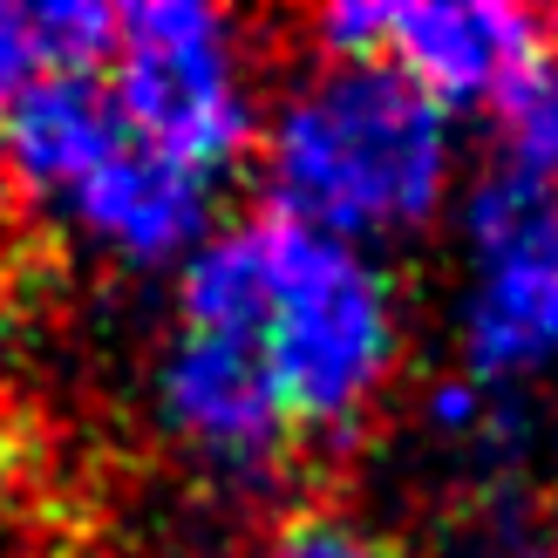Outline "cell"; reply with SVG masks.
Instances as JSON below:
<instances>
[{
	"label": "cell",
	"instance_id": "11",
	"mask_svg": "<svg viewBox=\"0 0 558 558\" xmlns=\"http://www.w3.org/2000/svg\"><path fill=\"white\" fill-rule=\"evenodd\" d=\"M314 41L327 62H381L388 54V8H327L314 14Z\"/></svg>",
	"mask_w": 558,
	"mask_h": 558
},
{
	"label": "cell",
	"instance_id": "8",
	"mask_svg": "<svg viewBox=\"0 0 558 558\" xmlns=\"http://www.w3.org/2000/svg\"><path fill=\"white\" fill-rule=\"evenodd\" d=\"M497 102H505L511 163L538 184H558V21H551V41L524 62V75Z\"/></svg>",
	"mask_w": 558,
	"mask_h": 558
},
{
	"label": "cell",
	"instance_id": "14",
	"mask_svg": "<svg viewBox=\"0 0 558 558\" xmlns=\"http://www.w3.org/2000/svg\"><path fill=\"white\" fill-rule=\"evenodd\" d=\"M0 348H8V293H0Z\"/></svg>",
	"mask_w": 558,
	"mask_h": 558
},
{
	"label": "cell",
	"instance_id": "15",
	"mask_svg": "<svg viewBox=\"0 0 558 558\" xmlns=\"http://www.w3.org/2000/svg\"><path fill=\"white\" fill-rule=\"evenodd\" d=\"M551 266H558V205H551Z\"/></svg>",
	"mask_w": 558,
	"mask_h": 558
},
{
	"label": "cell",
	"instance_id": "9",
	"mask_svg": "<svg viewBox=\"0 0 558 558\" xmlns=\"http://www.w3.org/2000/svg\"><path fill=\"white\" fill-rule=\"evenodd\" d=\"M27 27H35L41 75H96L109 54H117V14L96 8V0H48V8H27Z\"/></svg>",
	"mask_w": 558,
	"mask_h": 558
},
{
	"label": "cell",
	"instance_id": "13",
	"mask_svg": "<svg viewBox=\"0 0 558 558\" xmlns=\"http://www.w3.org/2000/svg\"><path fill=\"white\" fill-rule=\"evenodd\" d=\"M21 457H27V436L14 429V415L0 409V497L14 490V477H21Z\"/></svg>",
	"mask_w": 558,
	"mask_h": 558
},
{
	"label": "cell",
	"instance_id": "5",
	"mask_svg": "<svg viewBox=\"0 0 558 558\" xmlns=\"http://www.w3.org/2000/svg\"><path fill=\"white\" fill-rule=\"evenodd\" d=\"M551 41V14L457 0V8H388V69H402L436 109L505 96L524 62Z\"/></svg>",
	"mask_w": 558,
	"mask_h": 558
},
{
	"label": "cell",
	"instance_id": "4",
	"mask_svg": "<svg viewBox=\"0 0 558 558\" xmlns=\"http://www.w3.org/2000/svg\"><path fill=\"white\" fill-rule=\"evenodd\" d=\"M157 402H163L171 436L191 442V450L205 463H218L226 477H266V470H279L287 450L300 442L253 341L184 333L178 354L163 361Z\"/></svg>",
	"mask_w": 558,
	"mask_h": 558
},
{
	"label": "cell",
	"instance_id": "3",
	"mask_svg": "<svg viewBox=\"0 0 558 558\" xmlns=\"http://www.w3.org/2000/svg\"><path fill=\"white\" fill-rule=\"evenodd\" d=\"M109 109L144 150L218 171L253 136V96L239 75V48L226 14L191 8V0H150L117 14V82Z\"/></svg>",
	"mask_w": 558,
	"mask_h": 558
},
{
	"label": "cell",
	"instance_id": "7",
	"mask_svg": "<svg viewBox=\"0 0 558 558\" xmlns=\"http://www.w3.org/2000/svg\"><path fill=\"white\" fill-rule=\"evenodd\" d=\"M117 136L123 123L96 75H41L0 123V157L27 191H75L117 150Z\"/></svg>",
	"mask_w": 558,
	"mask_h": 558
},
{
	"label": "cell",
	"instance_id": "10",
	"mask_svg": "<svg viewBox=\"0 0 558 558\" xmlns=\"http://www.w3.org/2000/svg\"><path fill=\"white\" fill-rule=\"evenodd\" d=\"M259 558H409V551L396 538L368 532V524L341 518V511H300L266 538Z\"/></svg>",
	"mask_w": 558,
	"mask_h": 558
},
{
	"label": "cell",
	"instance_id": "12",
	"mask_svg": "<svg viewBox=\"0 0 558 558\" xmlns=\"http://www.w3.org/2000/svg\"><path fill=\"white\" fill-rule=\"evenodd\" d=\"M41 82V54H35V27H27V8H0V123L8 109Z\"/></svg>",
	"mask_w": 558,
	"mask_h": 558
},
{
	"label": "cell",
	"instance_id": "1",
	"mask_svg": "<svg viewBox=\"0 0 558 558\" xmlns=\"http://www.w3.org/2000/svg\"><path fill=\"white\" fill-rule=\"evenodd\" d=\"M266 178L306 232L415 226L442 191V109L388 62H327L279 109Z\"/></svg>",
	"mask_w": 558,
	"mask_h": 558
},
{
	"label": "cell",
	"instance_id": "2",
	"mask_svg": "<svg viewBox=\"0 0 558 558\" xmlns=\"http://www.w3.org/2000/svg\"><path fill=\"white\" fill-rule=\"evenodd\" d=\"M266 226V314L253 348L287 409L293 436L354 429V415L396 368V306L381 272L341 239L306 232L293 218Z\"/></svg>",
	"mask_w": 558,
	"mask_h": 558
},
{
	"label": "cell",
	"instance_id": "6",
	"mask_svg": "<svg viewBox=\"0 0 558 558\" xmlns=\"http://www.w3.org/2000/svg\"><path fill=\"white\" fill-rule=\"evenodd\" d=\"M69 198H75V218L96 239L123 245V253H136V259H157V253H178V245L198 239L205 211H211V178L144 150L123 130L117 150H109Z\"/></svg>",
	"mask_w": 558,
	"mask_h": 558
}]
</instances>
